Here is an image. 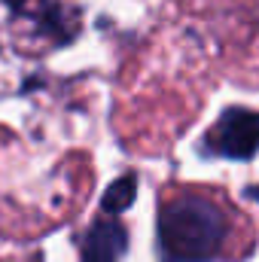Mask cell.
Returning a JSON list of instances; mask_svg holds the SVG:
<instances>
[{
    "instance_id": "5b68a950",
    "label": "cell",
    "mask_w": 259,
    "mask_h": 262,
    "mask_svg": "<svg viewBox=\"0 0 259 262\" xmlns=\"http://www.w3.org/2000/svg\"><path fill=\"white\" fill-rule=\"evenodd\" d=\"M9 3H12V6H25L28 0H9Z\"/></svg>"
},
{
    "instance_id": "6da1fadb",
    "label": "cell",
    "mask_w": 259,
    "mask_h": 262,
    "mask_svg": "<svg viewBox=\"0 0 259 262\" xmlns=\"http://www.w3.org/2000/svg\"><path fill=\"white\" fill-rule=\"evenodd\" d=\"M229 238V223L223 210L201 195L168 198L159 207V241L162 250L177 262L213 259Z\"/></svg>"
},
{
    "instance_id": "8992f818",
    "label": "cell",
    "mask_w": 259,
    "mask_h": 262,
    "mask_svg": "<svg viewBox=\"0 0 259 262\" xmlns=\"http://www.w3.org/2000/svg\"><path fill=\"white\" fill-rule=\"evenodd\" d=\"M253 195H259V192H253Z\"/></svg>"
},
{
    "instance_id": "277c9868",
    "label": "cell",
    "mask_w": 259,
    "mask_h": 262,
    "mask_svg": "<svg viewBox=\"0 0 259 262\" xmlns=\"http://www.w3.org/2000/svg\"><path fill=\"white\" fill-rule=\"evenodd\" d=\"M134 192H137L134 177H122L119 183H113V186L107 189V195H104V210H110V213H122V210L131 204Z\"/></svg>"
},
{
    "instance_id": "3957f363",
    "label": "cell",
    "mask_w": 259,
    "mask_h": 262,
    "mask_svg": "<svg viewBox=\"0 0 259 262\" xmlns=\"http://www.w3.org/2000/svg\"><path fill=\"white\" fill-rule=\"evenodd\" d=\"M128 247V235L122 229V223H98L89 238H85V253L82 262H119V256Z\"/></svg>"
},
{
    "instance_id": "7a4b0ae2",
    "label": "cell",
    "mask_w": 259,
    "mask_h": 262,
    "mask_svg": "<svg viewBox=\"0 0 259 262\" xmlns=\"http://www.w3.org/2000/svg\"><path fill=\"white\" fill-rule=\"evenodd\" d=\"M207 146L229 159H250L259 146V116L241 107L226 110L207 134Z\"/></svg>"
}]
</instances>
